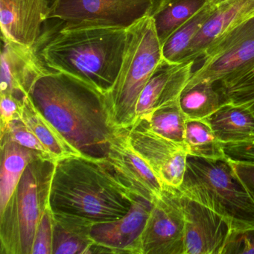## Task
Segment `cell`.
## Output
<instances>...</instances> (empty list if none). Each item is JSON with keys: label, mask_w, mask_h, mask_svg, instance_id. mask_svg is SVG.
Wrapping results in <instances>:
<instances>
[{"label": "cell", "mask_w": 254, "mask_h": 254, "mask_svg": "<svg viewBox=\"0 0 254 254\" xmlns=\"http://www.w3.org/2000/svg\"><path fill=\"white\" fill-rule=\"evenodd\" d=\"M212 1L214 0H157L149 17L162 45Z\"/></svg>", "instance_id": "cell-21"}, {"label": "cell", "mask_w": 254, "mask_h": 254, "mask_svg": "<svg viewBox=\"0 0 254 254\" xmlns=\"http://www.w3.org/2000/svg\"><path fill=\"white\" fill-rule=\"evenodd\" d=\"M216 6L214 1L209 2L166 40L162 45L165 62L172 64L183 62L191 41L212 15Z\"/></svg>", "instance_id": "cell-25"}, {"label": "cell", "mask_w": 254, "mask_h": 254, "mask_svg": "<svg viewBox=\"0 0 254 254\" xmlns=\"http://www.w3.org/2000/svg\"><path fill=\"white\" fill-rule=\"evenodd\" d=\"M180 191L222 216L233 231L254 227L253 198L227 157L188 155Z\"/></svg>", "instance_id": "cell-4"}, {"label": "cell", "mask_w": 254, "mask_h": 254, "mask_svg": "<svg viewBox=\"0 0 254 254\" xmlns=\"http://www.w3.org/2000/svg\"><path fill=\"white\" fill-rule=\"evenodd\" d=\"M232 164L238 176L254 199V165L235 162H232Z\"/></svg>", "instance_id": "cell-33"}, {"label": "cell", "mask_w": 254, "mask_h": 254, "mask_svg": "<svg viewBox=\"0 0 254 254\" xmlns=\"http://www.w3.org/2000/svg\"><path fill=\"white\" fill-rule=\"evenodd\" d=\"M254 14V0H227L218 4L191 41L182 62L197 63L217 40Z\"/></svg>", "instance_id": "cell-17"}, {"label": "cell", "mask_w": 254, "mask_h": 254, "mask_svg": "<svg viewBox=\"0 0 254 254\" xmlns=\"http://www.w3.org/2000/svg\"><path fill=\"white\" fill-rule=\"evenodd\" d=\"M197 63L198 67L193 69L186 87L216 84L254 65V14L217 40Z\"/></svg>", "instance_id": "cell-8"}, {"label": "cell", "mask_w": 254, "mask_h": 254, "mask_svg": "<svg viewBox=\"0 0 254 254\" xmlns=\"http://www.w3.org/2000/svg\"><path fill=\"white\" fill-rule=\"evenodd\" d=\"M152 202L135 196L130 210L120 219L92 226L94 254H142L141 242Z\"/></svg>", "instance_id": "cell-10"}, {"label": "cell", "mask_w": 254, "mask_h": 254, "mask_svg": "<svg viewBox=\"0 0 254 254\" xmlns=\"http://www.w3.org/2000/svg\"><path fill=\"white\" fill-rule=\"evenodd\" d=\"M157 0H55L41 42L63 31L85 28L127 29L149 17Z\"/></svg>", "instance_id": "cell-7"}, {"label": "cell", "mask_w": 254, "mask_h": 254, "mask_svg": "<svg viewBox=\"0 0 254 254\" xmlns=\"http://www.w3.org/2000/svg\"><path fill=\"white\" fill-rule=\"evenodd\" d=\"M178 102L187 120H206L226 103L215 84L208 82L186 87Z\"/></svg>", "instance_id": "cell-24"}, {"label": "cell", "mask_w": 254, "mask_h": 254, "mask_svg": "<svg viewBox=\"0 0 254 254\" xmlns=\"http://www.w3.org/2000/svg\"><path fill=\"white\" fill-rule=\"evenodd\" d=\"M56 165V160L43 157L28 165L0 212V254H32L37 228L50 204Z\"/></svg>", "instance_id": "cell-5"}, {"label": "cell", "mask_w": 254, "mask_h": 254, "mask_svg": "<svg viewBox=\"0 0 254 254\" xmlns=\"http://www.w3.org/2000/svg\"><path fill=\"white\" fill-rule=\"evenodd\" d=\"M141 248L142 254H185V217L179 189L163 184L153 201Z\"/></svg>", "instance_id": "cell-9"}, {"label": "cell", "mask_w": 254, "mask_h": 254, "mask_svg": "<svg viewBox=\"0 0 254 254\" xmlns=\"http://www.w3.org/2000/svg\"><path fill=\"white\" fill-rule=\"evenodd\" d=\"M29 97L79 155L105 160L120 130L114 126L106 94L47 68L34 81Z\"/></svg>", "instance_id": "cell-1"}, {"label": "cell", "mask_w": 254, "mask_h": 254, "mask_svg": "<svg viewBox=\"0 0 254 254\" xmlns=\"http://www.w3.org/2000/svg\"><path fill=\"white\" fill-rule=\"evenodd\" d=\"M126 130L132 146L149 165L162 184L179 188L188 157L185 148L142 127Z\"/></svg>", "instance_id": "cell-12"}, {"label": "cell", "mask_w": 254, "mask_h": 254, "mask_svg": "<svg viewBox=\"0 0 254 254\" xmlns=\"http://www.w3.org/2000/svg\"><path fill=\"white\" fill-rule=\"evenodd\" d=\"M21 119L56 161L69 156L79 155L59 130L36 109L29 96L23 102Z\"/></svg>", "instance_id": "cell-22"}, {"label": "cell", "mask_w": 254, "mask_h": 254, "mask_svg": "<svg viewBox=\"0 0 254 254\" xmlns=\"http://www.w3.org/2000/svg\"><path fill=\"white\" fill-rule=\"evenodd\" d=\"M0 148H1V170H0V212H1L3 210L10 197L12 195L29 163L37 157H43V156L30 148H26L19 145L17 142L6 140V139H0Z\"/></svg>", "instance_id": "cell-19"}, {"label": "cell", "mask_w": 254, "mask_h": 254, "mask_svg": "<svg viewBox=\"0 0 254 254\" xmlns=\"http://www.w3.org/2000/svg\"><path fill=\"white\" fill-rule=\"evenodd\" d=\"M225 1H227V0H214V2H215V3L216 4V5L221 3V2H225Z\"/></svg>", "instance_id": "cell-34"}, {"label": "cell", "mask_w": 254, "mask_h": 254, "mask_svg": "<svg viewBox=\"0 0 254 254\" xmlns=\"http://www.w3.org/2000/svg\"><path fill=\"white\" fill-rule=\"evenodd\" d=\"M224 151L226 157L232 162L254 165V139L224 144Z\"/></svg>", "instance_id": "cell-31"}, {"label": "cell", "mask_w": 254, "mask_h": 254, "mask_svg": "<svg viewBox=\"0 0 254 254\" xmlns=\"http://www.w3.org/2000/svg\"><path fill=\"white\" fill-rule=\"evenodd\" d=\"M53 213L49 206L37 228L32 254H53Z\"/></svg>", "instance_id": "cell-29"}, {"label": "cell", "mask_w": 254, "mask_h": 254, "mask_svg": "<svg viewBox=\"0 0 254 254\" xmlns=\"http://www.w3.org/2000/svg\"><path fill=\"white\" fill-rule=\"evenodd\" d=\"M92 226L79 218L53 213V254H93Z\"/></svg>", "instance_id": "cell-20"}, {"label": "cell", "mask_w": 254, "mask_h": 254, "mask_svg": "<svg viewBox=\"0 0 254 254\" xmlns=\"http://www.w3.org/2000/svg\"><path fill=\"white\" fill-rule=\"evenodd\" d=\"M185 147L188 155L206 159L225 157L224 144L220 142L204 120H187Z\"/></svg>", "instance_id": "cell-26"}, {"label": "cell", "mask_w": 254, "mask_h": 254, "mask_svg": "<svg viewBox=\"0 0 254 254\" xmlns=\"http://www.w3.org/2000/svg\"><path fill=\"white\" fill-rule=\"evenodd\" d=\"M162 44L150 17L127 29V41L121 69L107 95L114 126L129 129L136 120L141 92L163 62Z\"/></svg>", "instance_id": "cell-6"}, {"label": "cell", "mask_w": 254, "mask_h": 254, "mask_svg": "<svg viewBox=\"0 0 254 254\" xmlns=\"http://www.w3.org/2000/svg\"><path fill=\"white\" fill-rule=\"evenodd\" d=\"M55 0H49V2H50V5H53V2H54Z\"/></svg>", "instance_id": "cell-35"}, {"label": "cell", "mask_w": 254, "mask_h": 254, "mask_svg": "<svg viewBox=\"0 0 254 254\" xmlns=\"http://www.w3.org/2000/svg\"><path fill=\"white\" fill-rule=\"evenodd\" d=\"M50 7L49 0H0L2 38L38 50Z\"/></svg>", "instance_id": "cell-14"}, {"label": "cell", "mask_w": 254, "mask_h": 254, "mask_svg": "<svg viewBox=\"0 0 254 254\" xmlns=\"http://www.w3.org/2000/svg\"><path fill=\"white\" fill-rule=\"evenodd\" d=\"M204 120L223 144L254 139V110L249 105L227 102Z\"/></svg>", "instance_id": "cell-18"}, {"label": "cell", "mask_w": 254, "mask_h": 254, "mask_svg": "<svg viewBox=\"0 0 254 254\" xmlns=\"http://www.w3.org/2000/svg\"><path fill=\"white\" fill-rule=\"evenodd\" d=\"M107 163L120 182L133 195L154 201L163 189V184L149 165L135 151L126 129H120L110 146Z\"/></svg>", "instance_id": "cell-11"}, {"label": "cell", "mask_w": 254, "mask_h": 254, "mask_svg": "<svg viewBox=\"0 0 254 254\" xmlns=\"http://www.w3.org/2000/svg\"><path fill=\"white\" fill-rule=\"evenodd\" d=\"M194 65V62L172 64L163 60L141 92L134 124L157 108L178 100L191 78Z\"/></svg>", "instance_id": "cell-16"}, {"label": "cell", "mask_w": 254, "mask_h": 254, "mask_svg": "<svg viewBox=\"0 0 254 254\" xmlns=\"http://www.w3.org/2000/svg\"><path fill=\"white\" fill-rule=\"evenodd\" d=\"M181 194L185 217V254H222L233 227L212 209Z\"/></svg>", "instance_id": "cell-13"}, {"label": "cell", "mask_w": 254, "mask_h": 254, "mask_svg": "<svg viewBox=\"0 0 254 254\" xmlns=\"http://www.w3.org/2000/svg\"><path fill=\"white\" fill-rule=\"evenodd\" d=\"M127 29L85 28L63 31L44 43L38 54L49 69L72 75L108 94L121 69Z\"/></svg>", "instance_id": "cell-3"}, {"label": "cell", "mask_w": 254, "mask_h": 254, "mask_svg": "<svg viewBox=\"0 0 254 254\" xmlns=\"http://www.w3.org/2000/svg\"><path fill=\"white\" fill-rule=\"evenodd\" d=\"M1 103V121L0 130L5 128L11 121L21 118L22 107L23 102L16 99L11 95L0 93ZM26 100V99H25Z\"/></svg>", "instance_id": "cell-32"}, {"label": "cell", "mask_w": 254, "mask_h": 254, "mask_svg": "<svg viewBox=\"0 0 254 254\" xmlns=\"http://www.w3.org/2000/svg\"><path fill=\"white\" fill-rule=\"evenodd\" d=\"M254 254V227L233 231L222 254Z\"/></svg>", "instance_id": "cell-30"}, {"label": "cell", "mask_w": 254, "mask_h": 254, "mask_svg": "<svg viewBox=\"0 0 254 254\" xmlns=\"http://www.w3.org/2000/svg\"><path fill=\"white\" fill-rule=\"evenodd\" d=\"M187 118L178 100L154 110L148 117L136 122L131 127H139L173 141L185 148Z\"/></svg>", "instance_id": "cell-23"}, {"label": "cell", "mask_w": 254, "mask_h": 254, "mask_svg": "<svg viewBox=\"0 0 254 254\" xmlns=\"http://www.w3.org/2000/svg\"><path fill=\"white\" fill-rule=\"evenodd\" d=\"M134 197L106 160L72 155L56 161L49 206L53 213L94 225L126 215Z\"/></svg>", "instance_id": "cell-2"}, {"label": "cell", "mask_w": 254, "mask_h": 254, "mask_svg": "<svg viewBox=\"0 0 254 254\" xmlns=\"http://www.w3.org/2000/svg\"><path fill=\"white\" fill-rule=\"evenodd\" d=\"M0 139L17 142L19 145L36 151L43 157L53 158L47 148L21 118L11 121L5 128L0 130Z\"/></svg>", "instance_id": "cell-28"}, {"label": "cell", "mask_w": 254, "mask_h": 254, "mask_svg": "<svg viewBox=\"0 0 254 254\" xmlns=\"http://www.w3.org/2000/svg\"><path fill=\"white\" fill-rule=\"evenodd\" d=\"M0 93L24 102L37 77L47 69L38 50L2 38Z\"/></svg>", "instance_id": "cell-15"}, {"label": "cell", "mask_w": 254, "mask_h": 254, "mask_svg": "<svg viewBox=\"0 0 254 254\" xmlns=\"http://www.w3.org/2000/svg\"><path fill=\"white\" fill-rule=\"evenodd\" d=\"M226 103L254 104V64L236 75L215 84Z\"/></svg>", "instance_id": "cell-27"}, {"label": "cell", "mask_w": 254, "mask_h": 254, "mask_svg": "<svg viewBox=\"0 0 254 254\" xmlns=\"http://www.w3.org/2000/svg\"><path fill=\"white\" fill-rule=\"evenodd\" d=\"M249 106H251V107H252L253 109H254V104H253V105H249Z\"/></svg>", "instance_id": "cell-36"}]
</instances>
